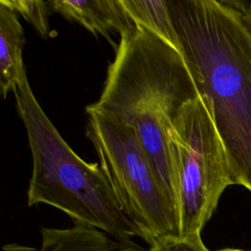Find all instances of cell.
I'll list each match as a JSON object with an SVG mask.
<instances>
[{
  "instance_id": "obj_1",
  "label": "cell",
  "mask_w": 251,
  "mask_h": 251,
  "mask_svg": "<svg viewBox=\"0 0 251 251\" xmlns=\"http://www.w3.org/2000/svg\"><path fill=\"white\" fill-rule=\"evenodd\" d=\"M251 0H168L181 54L235 184L251 192Z\"/></svg>"
},
{
  "instance_id": "obj_2",
  "label": "cell",
  "mask_w": 251,
  "mask_h": 251,
  "mask_svg": "<svg viewBox=\"0 0 251 251\" xmlns=\"http://www.w3.org/2000/svg\"><path fill=\"white\" fill-rule=\"evenodd\" d=\"M199 96L180 51L134 25L121 36L101 95L90 105L135 130L175 208L177 179L173 126L184 106Z\"/></svg>"
},
{
  "instance_id": "obj_3",
  "label": "cell",
  "mask_w": 251,
  "mask_h": 251,
  "mask_svg": "<svg viewBox=\"0 0 251 251\" xmlns=\"http://www.w3.org/2000/svg\"><path fill=\"white\" fill-rule=\"evenodd\" d=\"M13 93L32 155L27 206L46 204L63 211L76 224L118 237H140L101 168L84 162L66 143L34 97L27 77Z\"/></svg>"
},
{
  "instance_id": "obj_4",
  "label": "cell",
  "mask_w": 251,
  "mask_h": 251,
  "mask_svg": "<svg viewBox=\"0 0 251 251\" xmlns=\"http://www.w3.org/2000/svg\"><path fill=\"white\" fill-rule=\"evenodd\" d=\"M86 134L92 142L119 205L149 245L177 234L175 205L162 187L135 130L107 114L86 107Z\"/></svg>"
},
{
  "instance_id": "obj_5",
  "label": "cell",
  "mask_w": 251,
  "mask_h": 251,
  "mask_svg": "<svg viewBox=\"0 0 251 251\" xmlns=\"http://www.w3.org/2000/svg\"><path fill=\"white\" fill-rule=\"evenodd\" d=\"M177 234H201L224 190L235 184L223 141L204 99L186 104L174 123Z\"/></svg>"
},
{
  "instance_id": "obj_6",
  "label": "cell",
  "mask_w": 251,
  "mask_h": 251,
  "mask_svg": "<svg viewBox=\"0 0 251 251\" xmlns=\"http://www.w3.org/2000/svg\"><path fill=\"white\" fill-rule=\"evenodd\" d=\"M4 251H148L132 238L118 237L101 229L76 224L72 227H41L40 246L20 243L3 246Z\"/></svg>"
},
{
  "instance_id": "obj_7",
  "label": "cell",
  "mask_w": 251,
  "mask_h": 251,
  "mask_svg": "<svg viewBox=\"0 0 251 251\" xmlns=\"http://www.w3.org/2000/svg\"><path fill=\"white\" fill-rule=\"evenodd\" d=\"M48 5L51 11L105 36L111 43L112 32L118 31L122 36L134 26L120 0H53Z\"/></svg>"
},
{
  "instance_id": "obj_8",
  "label": "cell",
  "mask_w": 251,
  "mask_h": 251,
  "mask_svg": "<svg viewBox=\"0 0 251 251\" xmlns=\"http://www.w3.org/2000/svg\"><path fill=\"white\" fill-rule=\"evenodd\" d=\"M25 34L18 14L0 2V87L3 98L25 77Z\"/></svg>"
},
{
  "instance_id": "obj_9",
  "label": "cell",
  "mask_w": 251,
  "mask_h": 251,
  "mask_svg": "<svg viewBox=\"0 0 251 251\" xmlns=\"http://www.w3.org/2000/svg\"><path fill=\"white\" fill-rule=\"evenodd\" d=\"M120 2L134 25L148 29L181 53L168 0H120Z\"/></svg>"
},
{
  "instance_id": "obj_10",
  "label": "cell",
  "mask_w": 251,
  "mask_h": 251,
  "mask_svg": "<svg viewBox=\"0 0 251 251\" xmlns=\"http://www.w3.org/2000/svg\"><path fill=\"white\" fill-rule=\"evenodd\" d=\"M0 2L22 15L42 37L48 36L50 32L48 18L51 11L48 2L41 0H0Z\"/></svg>"
},
{
  "instance_id": "obj_11",
  "label": "cell",
  "mask_w": 251,
  "mask_h": 251,
  "mask_svg": "<svg viewBox=\"0 0 251 251\" xmlns=\"http://www.w3.org/2000/svg\"><path fill=\"white\" fill-rule=\"evenodd\" d=\"M148 251H210L201 239V234L163 235L151 244ZM220 251V250H219Z\"/></svg>"
},
{
  "instance_id": "obj_12",
  "label": "cell",
  "mask_w": 251,
  "mask_h": 251,
  "mask_svg": "<svg viewBox=\"0 0 251 251\" xmlns=\"http://www.w3.org/2000/svg\"><path fill=\"white\" fill-rule=\"evenodd\" d=\"M220 251H243V250H238V249H231V248H225V249H222Z\"/></svg>"
},
{
  "instance_id": "obj_13",
  "label": "cell",
  "mask_w": 251,
  "mask_h": 251,
  "mask_svg": "<svg viewBox=\"0 0 251 251\" xmlns=\"http://www.w3.org/2000/svg\"><path fill=\"white\" fill-rule=\"evenodd\" d=\"M250 10H251V4H250Z\"/></svg>"
}]
</instances>
